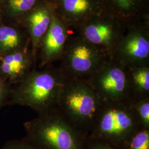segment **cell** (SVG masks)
<instances>
[{
  "label": "cell",
  "instance_id": "cell-1",
  "mask_svg": "<svg viewBox=\"0 0 149 149\" xmlns=\"http://www.w3.org/2000/svg\"><path fill=\"white\" fill-rule=\"evenodd\" d=\"M65 79L59 67L35 68L12 88L7 106L27 107L38 114L50 111L57 108Z\"/></svg>",
  "mask_w": 149,
  "mask_h": 149
},
{
  "label": "cell",
  "instance_id": "cell-2",
  "mask_svg": "<svg viewBox=\"0 0 149 149\" xmlns=\"http://www.w3.org/2000/svg\"><path fill=\"white\" fill-rule=\"evenodd\" d=\"M26 136L42 149H86L87 136L72 126L58 108L24 124Z\"/></svg>",
  "mask_w": 149,
  "mask_h": 149
},
{
  "label": "cell",
  "instance_id": "cell-3",
  "mask_svg": "<svg viewBox=\"0 0 149 149\" xmlns=\"http://www.w3.org/2000/svg\"><path fill=\"white\" fill-rule=\"evenodd\" d=\"M102 104L86 79H65L57 108L72 126L87 137Z\"/></svg>",
  "mask_w": 149,
  "mask_h": 149
},
{
  "label": "cell",
  "instance_id": "cell-4",
  "mask_svg": "<svg viewBox=\"0 0 149 149\" xmlns=\"http://www.w3.org/2000/svg\"><path fill=\"white\" fill-rule=\"evenodd\" d=\"M131 101L103 102L87 137L101 140L116 149H123L141 129Z\"/></svg>",
  "mask_w": 149,
  "mask_h": 149
},
{
  "label": "cell",
  "instance_id": "cell-5",
  "mask_svg": "<svg viewBox=\"0 0 149 149\" xmlns=\"http://www.w3.org/2000/svg\"><path fill=\"white\" fill-rule=\"evenodd\" d=\"M110 58L103 49L71 32L59 68L66 79H86Z\"/></svg>",
  "mask_w": 149,
  "mask_h": 149
},
{
  "label": "cell",
  "instance_id": "cell-6",
  "mask_svg": "<svg viewBox=\"0 0 149 149\" xmlns=\"http://www.w3.org/2000/svg\"><path fill=\"white\" fill-rule=\"evenodd\" d=\"M103 102H123L133 99L128 68L114 57L86 79Z\"/></svg>",
  "mask_w": 149,
  "mask_h": 149
},
{
  "label": "cell",
  "instance_id": "cell-7",
  "mask_svg": "<svg viewBox=\"0 0 149 149\" xmlns=\"http://www.w3.org/2000/svg\"><path fill=\"white\" fill-rule=\"evenodd\" d=\"M126 29V25L119 19L104 12L92 17L74 31L113 57Z\"/></svg>",
  "mask_w": 149,
  "mask_h": 149
},
{
  "label": "cell",
  "instance_id": "cell-8",
  "mask_svg": "<svg viewBox=\"0 0 149 149\" xmlns=\"http://www.w3.org/2000/svg\"><path fill=\"white\" fill-rule=\"evenodd\" d=\"M113 57L128 68L149 66V20L127 27Z\"/></svg>",
  "mask_w": 149,
  "mask_h": 149
},
{
  "label": "cell",
  "instance_id": "cell-9",
  "mask_svg": "<svg viewBox=\"0 0 149 149\" xmlns=\"http://www.w3.org/2000/svg\"><path fill=\"white\" fill-rule=\"evenodd\" d=\"M71 32L54 11L51 24L38 47L37 62L40 69L60 61Z\"/></svg>",
  "mask_w": 149,
  "mask_h": 149
},
{
  "label": "cell",
  "instance_id": "cell-10",
  "mask_svg": "<svg viewBox=\"0 0 149 149\" xmlns=\"http://www.w3.org/2000/svg\"><path fill=\"white\" fill-rule=\"evenodd\" d=\"M54 11L51 0H40L18 22L27 32L32 52L36 57L38 45L51 24Z\"/></svg>",
  "mask_w": 149,
  "mask_h": 149
},
{
  "label": "cell",
  "instance_id": "cell-11",
  "mask_svg": "<svg viewBox=\"0 0 149 149\" xmlns=\"http://www.w3.org/2000/svg\"><path fill=\"white\" fill-rule=\"evenodd\" d=\"M57 16L75 29L93 16L106 12L100 0H51Z\"/></svg>",
  "mask_w": 149,
  "mask_h": 149
},
{
  "label": "cell",
  "instance_id": "cell-12",
  "mask_svg": "<svg viewBox=\"0 0 149 149\" xmlns=\"http://www.w3.org/2000/svg\"><path fill=\"white\" fill-rule=\"evenodd\" d=\"M36 64L37 57L31 47L6 54L0 56V77L11 86L17 85Z\"/></svg>",
  "mask_w": 149,
  "mask_h": 149
},
{
  "label": "cell",
  "instance_id": "cell-13",
  "mask_svg": "<svg viewBox=\"0 0 149 149\" xmlns=\"http://www.w3.org/2000/svg\"><path fill=\"white\" fill-rule=\"evenodd\" d=\"M107 13L116 17L127 27L149 20V0H100Z\"/></svg>",
  "mask_w": 149,
  "mask_h": 149
},
{
  "label": "cell",
  "instance_id": "cell-14",
  "mask_svg": "<svg viewBox=\"0 0 149 149\" xmlns=\"http://www.w3.org/2000/svg\"><path fill=\"white\" fill-rule=\"evenodd\" d=\"M29 47L30 40L27 32L19 23L0 19V56Z\"/></svg>",
  "mask_w": 149,
  "mask_h": 149
},
{
  "label": "cell",
  "instance_id": "cell-15",
  "mask_svg": "<svg viewBox=\"0 0 149 149\" xmlns=\"http://www.w3.org/2000/svg\"><path fill=\"white\" fill-rule=\"evenodd\" d=\"M40 0H2L0 2V19L18 23L22 16L31 10Z\"/></svg>",
  "mask_w": 149,
  "mask_h": 149
},
{
  "label": "cell",
  "instance_id": "cell-16",
  "mask_svg": "<svg viewBox=\"0 0 149 149\" xmlns=\"http://www.w3.org/2000/svg\"><path fill=\"white\" fill-rule=\"evenodd\" d=\"M133 99L149 98V66L128 68Z\"/></svg>",
  "mask_w": 149,
  "mask_h": 149
},
{
  "label": "cell",
  "instance_id": "cell-17",
  "mask_svg": "<svg viewBox=\"0 0 149 149\" xmlns=\"http://www.w3.org/2000/svg\"><path fill=\"white\" fill-rule=\"evenodd\" d=\"M131 103L141 127L149 129V98L134 99Z\"/></svg>",
  "mask_w": 149,
  "mask_h": 149
},
{
  "label": "cell",
  "instance_id": "cell-18",
  "mask_svg": "<svg viewBox=\"0 0 149 149\" xmlns=\"http://www.w3.org/2000/svg\"><path fill=\"white\" fill-rule=\"evenodd\" d=\"M123 149H149V129H140L134 134Z\"/></svg>",
  "mask_w": 149,
  "mask_h": 149
},
{
  "label": "cell",
  "instance_id": "cell-19",
  "mask_svg": "<svg viewBox=\"0 0 149 149\" xmlns=\"http://www.w3.org/2000/svg\"><path fill=\"white\" fill-rule=\"evenodd\" d=\"M0 149H42L33 143L26 136L8 141Z\"/></svg>",
  "mask_w": 149,
  "mask_h": 149
},
{
  "label": "cell",
  "instance_id": "cell-20",
  "mask_svg": "<svg viewBox=\"0 0 149 149\" xmlns=\"http://www.w3.org/2000/svg\"><path fill=\"white\" fill-rule=\"evenodd\" d=\"M11 90V86L0 77V109L3 107L7 106Z\"/></svg>",
  "mask_w": 149,
  "mask_h": 149
},
{
  "label": "cell",
  "instance_id": "cell-21",
  "mask_svg": "<svg viewBox=\"0 0 149 149\" xmlns=\"http://www.w3.org/2000/svg\"><path fill=\"white\" fill-rule=\"evenodd\" d=\"M86 149H116L101 140L87 137Z\"/></svg>",
  "mask_w": 149,
  "mask_h": 149
},
{
  "label": "cell",
  "instance_id": "cell-22",
  "mask_svg": "<svg viewBox=\"0 0 149 149\" xmlns=\"http://www.w3.org/2000/svg\"><path fill=\"white\" fill-rule=\"evenodd\" d=\"M1 1H2V0H0V2H1Z\"/></svg>",
  "mask_w": 149,
  "mask_h": 149
}]
</instances>
